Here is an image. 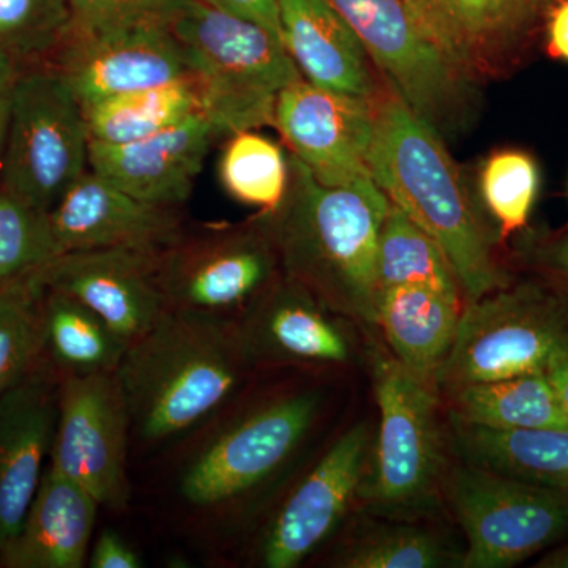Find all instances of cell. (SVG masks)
<instances>
[{
    "mask_svg": "<svg viewBox=\"0 0 568 568\" xmlns=\"http://www.w3.org/2000/svg\"><path fill=\"white\" fill-rule=\"evenodd\" d=\"M376 100L331 91L301 78L276 97L274 126L291 155L317 182L351 185L372 178L368 156L375 140Z\"/></svg>",
    "mask_w": 568,
    "mask_h": 568,
    "instance_id": "15",
    "label": "cell"
},
{
    "mask_svg": "<svg viewBox=\"0 0 568 568\" xmlns=\"http://www.w3.org/2000/svg\"><path fill=\"white\" fill-rule=\"evenodd\" d=\"M141 556L114 529H103L99 536L93 537L89 549V568H141Z\"/></svg>",
    "mask_w": 568,
    "mask_h": 568,
    "instance_id": "37",
    "label": "cell"
},
{
    "mask_svg": "<svg viewBox=\"0 0 568 568\" xmlns=\"http://www.w3.org/2000/svg\"><path fill=\"white\" fill-rule=\"evenodd\" d=\"M373 373L381 424L368 497L388 510L417 508L439 477L436 396L396 358H376Z\"/></svg>",
    "mask_w": 568,
    "mask_h": 568,
    "instance_id": "12",
    "label": "cell"
},
{
    "mask_svg": "<svg viewBox=\"0 0 568 568\" xmlns=\"http://www.w3.org/2000/svg\"><path fill=\"white\" fill-rule=\"evenodd\" d=\"M61 379L43 355L0 396V545L20 528L50 462Z\"/></svg>",
    "mask_w": 568,
    "mask_h": 568,
    "instance_id": "19",
    "label": "cell"
},
{
    "mask_svg": "<svg viewBox=\"0 0 568 568\" xmlns=\"http://www.w3.org/2000/svg\"><path fill=\"white\" fill-rule=\"evenodd\" d=\"M69 31V0H0V52L21 65L54 54Z\"/></svg>",
    "mask_w": 568,
    "mask_h": 568,
    "instance_id": "33",
    "label": "cell"
},
{
    "mask_svg": "<svg viewBox=\"0 0 568 568\" xmlns=\"http://www.w3.org/2000/svg\"><path fill=\"white\" fill-rule=\"evenodd\" d=\"M369 174L388 201L405 212L447 254L469 301L507 286L462 171L443 134L390 88L375 103Z\"/></svg>",
    "mask_w": 568,
    "mask_h": 568,
    "instance_id": "4",
    "label": "cell"
},
{
    "mask_svg": "<svg viewBox=\"0 0 568 568\" xmlns=\"http://www.w3.org/2000/svg\"><path fill=\"white\" fill-rule=\"evenodd\" d=\"M290 162L286 197L264 215L283 275L328 312L376 324L377 242L390 201L372 178L327 186L301 160Z\"/></svg>",
    "mask_w": 568,
    "mask_h": 568,
    "instance_id": "3",
    "label": "cell"
},
{
    "mask_svg": "<svg viewBox=\"0 0 568 568\" xmlns=\"http://www.w3.org/2000/svg\"><path fill=\"white\" fill-rule=\"evenodd\" d=\"M452 416L493 429L568 428L545 373L450 388Z\"/></svg>",
    "mask_w": 568,
    "mask_h": 568,
    "instance_id": "27",
    "label": "cell"
},
{
    "mask_svg": "<svg viewBox=\"0 0 568 568\" xmlns=\"http://www.w3.org/2000/svg\"><path fill=\"white\" fill-rule=\"evenodd\" d=\"M21 70V63L0 52V170H2L7 138H9L14 89H17Z\"/></svg>",
    "mask_w": 568,
    "mask_h": 568,
    "instance_id": "39",
    "label": "cell"
},
{
    "mask_svg": "<svg viewBox=\"0 0 568 568\" xmlns=\"http://www.w3.org/2000/svg\"><path fill=\"white\" fill-rule=\"evenodd\" d=\"M450 500L467 538L466 568L517 566L568 536V493L484 467L458 469Z\"/></svg>",
    "mask_w": 568,
    "mask_h": 568,
    "instance_id": "10",
    "label": "cell"
},
{
    "mask_svg": "<svg viewBox=\"0 0 568 568\" xmlns=\"http://www.w3.org/2000/svg\"><path fill=\"white\" fill-rule=\"evenodd\" d=\"M541 263L547 265L549 271L568 280V235L559 241L552 242L540 254Z\"/></svg>",
    "mask_w": 568,
    "mask_h": 568,
    "instance_id": "42",
    "label": "cell"
},
{
    "mask_svg": "<svg viewBox=\"0 0 568 568\" xmlns=\"http://www.w3.org/2000/svg\"><path fill=\"white\" fill-rule=\"evenodd\" d=\"M568 351V294L538 283L507 284L462 310L437 383L450 388L545 373Z\"/></svg>",
    "mask_w": 568,
    "mask_h": 568,
    "instance_id": "6",
    "label": "cell"
},
{
    "mask_svg": "<svg viewBox=\"0 0 568 568\" xmlns=\"http://www.w3.org/2000/svg\"><path fill=\"white\" fill-rule=\"evenodd\" d=\"M462 316V301L422 286L381 291L376 324L395 358L428 383L444 364Z\"/></svg>",
    "mask_w": 568,
    "mask_h": 568,
    "instance_id": "24",
    "label": "cell"
},
{
    "mask_svg": "<svg viewBox=\"0 0 568 568\" xmlns=\"http://www.w3.org/2000/svg\"><path fill=\"white\" fill-rule=\"evenodd\" d=\"M308 291L282 276L239 323L254 368L345 364L349 343Z\"/></svg>",
    "mask_w": 568,
    "mask_h": 568,
    "instance_id": "21",
    "label": "cell"
},
{
    "mask_svg": "<svg viewBox=\"0 0 568 568\" xmlns=\"http://www.w3.org/2000/svg\"><path fill=\"white\" fill-rule=\"evenodd\" d=\"M253 369L237 323L168 310L115 372L132 418V463L211 420L245 390Z\"/></svg>",
    "mask_w": 568,
    "mask_h": 568,
    "instance_id": "2",
    "label": "cell"
},
{
    "mask_svg": "<svg viewBox=\"0 0 568 568\" xmlns=\"http://www.w3.org/2000/svg\"><path fill=\"white\" fill-rule=\"evenodd\" d=\"M376 272L381 291L422 286L462 301V284L447 254L392 203L377 242Z\"/></svg>",
    "mask_w": 568,
    "mask_h": 568,
    "instance_id": "29",
    "label": "cell"
},
{
    "mask_svg": "<svg viewBox=\"0 0 568 568\" xmlns=\"http://www.w3.org/2000/svg\"><path fill=\"white\" fill-rule=\"evenodd\" d=\"M481 196L507 239L528 223L538 190V170L532 156L503 151L489 156L481 170Z\"/></svg>",
    "mask_w": 568,
    "mask_h": 568,
    "instance_id": "34",
    "label": "cell"
},
{
    "mask_svg": "<svg viewBox=\"0 0 568 568\" xmlns=\"http://www.w3.org/2000/svg\"><path fill=\"white\" fill-rule=\"evenodd\" d=\"M41 268L0 290V396L43 357L41 305L47 286Z\"/></svg>",
    "mask_w": 568,
    "mask_h": 568,
    "instance_id": "31",
    "label": "cell"
},
{
    "mask_svg": "<svg viewBox=\"0 0 568 568\" xmlns=\"http://www.w3.org/2000/svg\"><path fill=\"white\" fill-rule=\"evenodd\" d=\"M130 466L132 418L118 375L62 377L48 467L122 514L133 496Z\"/></svg>",
    "mask_w": 568,
    "mask_h": 568,
    "instance_id": "11",
    "label": "cell"
},
{
    "mask_svg": "<svg viewBox=\"0 0 568 568\" xmlns=\"http://www.w3.org/2000/svg\"><path fill=\"white\" fill-rule=\"evenodd\" d=\"M82 108L91 142L110 145L144 140L192 115L204 114L203 97L193 77Z\"/></svg>",
    "mask_w": 568,
    "mask_h": 568,
    "instance_id": "28",
    "label": "cell"
},
{
    "mask_svg": "<svg viewBox=\"0 0 568 568\" xmlns=\"http://www.w3.org/2000/svg\"><path fill=\"white\" fill-rule=\"evenodd\" d=\"M219 138L222 133L211 119L196 114L144 140L115 145L91 142L89 166L142 201L183 207Z\"/></svg>",
    "mask_w": 568,
    "mask_h": 568,
    "instance_id": "20",
    "label": "cell"
},
{
    "mask_svg": "<svg viewBox=\"0 0 568 568\" xmlns=\"http://www.w3.org/2000/svg\"><path fill=\"white\" fill-rule=\"evenodd\" d=\"M418 32L467 80L517 69L556 0H405Z\"/></svg>",
    "mask_w": 568,
    "mask_h": 568,
    "instance_id": "13",
    "label": "cell"
},
{
    "mask_svg": "<svg viewBox=\"0 0 568 568\" xmlns=\"http://www.w3.org/2000/svg\"><path fill=\"white\" fill-rule=\"evenodd\" d=\"M448 556L432 534L417 528H392L346 549L336 566L346 568H436Z\"/></svg>",
    "mask_w": 568,
    "mask_h": 568,
    "instance_id": "35",
    "label": "cell"
},
{
    "mask_svg": "<svg viewBox=\"0 0 568 568\" xmlns=\"http://www.w3.org/2000/svg\"><path fill=\"white\" fill-rule=\"evenodd\" d=\"M467 465L568 493V428L493 429L454 420Z\"/></svg>",
    "mask_w": 568,
    "mask_h": 568,
    "instance_id": "25",
    "label": "cell"
},
{
    "mask_svg": "<svg viewBox=\"0 0 568 568\" xmlns=\"http://www.w3.org/2000/svg\"><path fill=\"white\" fill-rule=\"evenodd\" d=\"M549 386L555 392L560 410L568 424V351L556 354L545 369Z\"/></svg>",
    "mask_w": 568,
    "mask_h": 568,
    "instance_id": "41",
    "label": "cell"
},
{
    "mask_svg": "<svg viewBox=\"0 0 568 568\" xmlns=\"http://www.w3.org/2000/svg\"><path fill=\"white\" fill-rule=\"evenodd\" d=\"M58 253H163L186 233L181 207L148 203L89 170L48 212Z\"/></svg>",
    "mask_w": 568,
    "mask_h": 568,
    "instance_id": "17",
    "label": "cell"
},
{
    "mask_svg": "<svg viewBox=\"0 0 568 568\" xmlns=\"http://www.w3.org/2000/svg\"><path fill=\"white\" fill-rule=\"evenodd\" d=\"M224 192L261 215L278 211L291 183V162L282 145L257 130L230 134L219 160Z\"/></svg>",
    "mask_w": 568,
    "mask_h": 568,
    "instance_id": "30",
    "label": "cell"
},
{
    "mask_svg": "<svg viewBox=\"0 0 568 568\" xmlns=\"http://www.w3.org/2000/svg\"><path fill=\"white\" fill-rule=\"evenodd\" d=\"M170 29L222 136L274 126L276 97L304 78L278 36L204 0H189Z\"/></svg>",
    "mask_w": 568,
    "mask_h": 568,
    "instance_id": "5",
    "label": "cell"
},
{
    "mask_svg": "<svg viewBox=\"0 0 568 568\" xmlns=\"http://www.w3.org/2000/svg\"><path fill=\"white\" fill-rule=\"evenodd\" d=\"M545 26L549 52L555 58L568 61V0H556Z\"/></svg>",
    "mask_w": 568,
    "mask_h": 568,
    "instance_id": "40",
    "label": "cell"
},
{
    "mask_svg": "<svg viewBox=\"0 0 568 568\" xmlns=\"http://www.w3.org/2000/svg\"><path fill=\"white\" fill-rule=\"evenodd\" d=\"M368 447V426H353L280 500L257 532L261 567H298L327 541L361 488Z\"/></svg>",
    "mask_w": 568,
    "mask_h": 568,
    "instance_id": "14",
    "label": "cell"
},
{
    "mask_svg": "<svg viewBox=\"0 0 568 568\" xmlns=\"http://www.w3.org/2000/svg\"><path fill=\"white\" fill-rule=\"evenodd\" d=\"M100 510L88 489L47 466L20 528L0 545V567L88 566Z\"/></svg>",
    "mask_w": 568,
    "mask_h": 568,
    "instance_id": "22",
    "label": "cell"
},
{
    "mask_svg": "<svg viewBox=\"0 0 568 568\" xmlns=\"http://www.w3.org/2000/svg\"><path fill=\"white\" fill-rule=\"evenodd\" d=\"M315 388L234 402L149 459L152 496L168 529L197 556L220 562L244 534L257 496L282 477L320 417Z\"/></svg>",
    "mask_w": 568,
    "mask_h": 568,
    "instance_id": "1",
    "label": "cell"
},
{
    "mask_svg": "<svg viewBox=\"0 0 568 568\" xmlns=\"http://www.w3.org/2000/svg\"><path fill=\"white\" fill-rule=\"evenodd\" d=\"M537 567L545 568H568V544L555 551L548 552Z\"/></svg>",
    "mask_w": 568,
    "mask_h": 568,
    "instance_id": "43",
    "label": "cell"
},
{
    "mask_svg": "<svg viewBox=\"0 0 568 568\" xmlns=\"http://www.w3.org/2000/svg\"><path fill=\"white\" fill-rule=\"evenodd\" d=\"M186 2L189 0H69V36H100L141 26L170 28Z\"/></svg>",
    "mask_w": 568,
    "mask_h": 568,
    "instance_id": "36",
    "label": "cell"
},
{
    "mask_svg": "<svg viewBox=\"0 0 568 568\" xmlns=\"http://www.w3.org/2000/svg\"><path fill=\"white\" fill-rule=\"evenodd\" d=\"M364 44L376 70L443 138L465 132L477 111V84L418 32L405 0H328Z\"/></svg>",
    "mask_w": 568,
    "mask_h": 568,
    "instance_id": "9",
    "label": "cell"
},
{
    "mask_svg": "<svg viewBox=\"0 0 568 568\" xmlns=\"http://www.w3.org/2000/svg\"><path fill=\"white\" fill-rule=\"evenodd\" d=\"M43 355L61 377L118 372L125 343L88 306L47 290L41 305Z\"/></svg>",
    "mask_w": 568,
    "mask_h": 568,
    "instance_id": "26",
    "label": "cell"
},
{
    "mask_svg": "<svg viewBox=\"0 0 568 568\" xmlns=\"http://www.w3.org/2000/svg\"><path fill=\"white\" fill-rule=\"evenodd\" d=\"M84 108L54 67L21 70L0 185L50 212L91 170Z\"/></svg>",
    "mask_w": 568,
    "mask_h": 568,
    "instance_id": "7",
    "label": "cell"
},
{
    "mask_svg": "<svg viewBox=\"0 0 568 568\" xmlns=\"http://www.w3.org/2000/svg\"><path fill=\"white\" fill-rule=\"evenodd\" d=\"M162 254L136 250L62 253L41 268V278L47 290L92 310L130 346L168 312L160 276Z\"/></svg>",
    "mask_w": 568,
    "mask_h": 568,
    "instance_id": "16",
    "label": "cell"
},
{
    "mask_svg": "<svg viewBox=\"0 0 568 568\" xmlns=\"http://www.w3.org/2000/svg\"><path fill=\"white\" fill-rule=\"evenodd\" d=\"M209 6L264 26L282 39L278 0H204ZM283 40V39H282Z\"/></svg>",
    "mask_w": 568,
    "mask_h": 568,
    "instance_id": "38",
    "label": "cell"
},
{
    "mask_svg": "<svg viewBox=\"0 0 568 568\" xmlns=\"http://www.w3.org/2000/svg\"><path fill=\"white\" fill-rule=\"evenodd\" d=\"M59 256L50 216L0 185V290Z\"/></svg>",
    "mask_w": 568,
    "mask_h": 568,
    "instance_id": "32",
    "label": "cell"
},
{
    "mask_svg": "<svg viewBox=\"0 0 568 568\" xmlns=\"http://www.w3.org/2000/svg\"><path fill=\"white\" fill-rule=\"evenodd\" d=\"M168 310L241 323L283 276L264 215L182 235L162 254Z\"/></svg>",
    "mask_w": 568,
    "mask_h": 568,
    "instance_id": "8",
    "label": "cell"
},
{
    "mask_svg": "<svg viewBox=\"0 0 568 568\" xmlns=\"http://www.w3.org/2000/svg\"><path fill=\"white\" fill-rule=\"evenodd\" d=\"M284 48L320 88L376 100L383 93L364 44L328 0H278Z\"/></svg>",
    "mask_w": 568,
    "mask_h": 568,
    "instance_id": "23",
    "label": "cell"
},
{
    "mask_svg": "<svg viewBox=\"0 0 568 568\" xmlns=\"http://www.w3.org/2000/svg\"><path fill=\"white\" fill-rule=\"evenodd\" d=\"M52 58L82 106L192 78L185 52L166 26L69 36Z\"/></svg>",
    "mask_w": 568,
    "mask_h": 568,
    "instance_id": "18",
    "label": "cell"
}]
</instances>
